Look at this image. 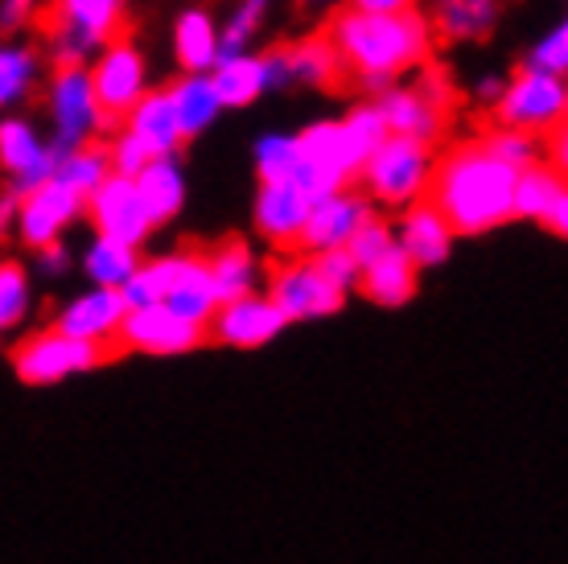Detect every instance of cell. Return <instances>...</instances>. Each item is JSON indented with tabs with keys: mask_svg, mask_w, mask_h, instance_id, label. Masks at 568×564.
Returning a JSON list of instances; mask_svg holds the SVG:
<instances>
[{
	"mask_svg": "<svg viewBox=\"0 0 568 564\" xmlns=\"http://www.w3.org/2000/svg\"><path fill=\"white\" fill-rule=\"evenodd\" d=\"M329 46L338 54L342 71H355L363 91L384 95L387 87H396V74L413 71L428 58L433 29L425 13H346L334 17L329 26Z\"/></svg>",
	"mask_w": 568,
	"mask_h": 564,
	"instance_id": "6da1fadb",
	"label": "cell"
},
{
	"mask_svg": "<svg viewBox=\"0 0 568 564\" xmlns=\"http://www.w3.org/2000/svg\"><path fill=\"white\" fill-rule=\"evenodd\" d=\"M515 178L519 173L486 153L483 141L457 144L433 165L428 202L454 235H483L515 219Z\"/></svg>",
	"mask_w": 568,
	"mask_h": 564,
	"instance_id": "7a4b0ae2",
	"label": "cell"
},
{
	"mask_svg": "<svg viewBox=\"0 0 568 564\" xmlns=\"http://www.w3.org/2000/svg\"><path fill=\"white\" fill-rule=\"evenodd\" d=\"M433 149L416 141H404V137H387L375 153L363 161V185L375 202L384 207H413L428 194V182H433Z\"/></svg>",
	"mask_w": 568,
	"mask_h": 564,
	"instance_id": "3957f363",
	"label": "cell"
},
{
	"mask_svg": "<svg viewBox=\"0 0 568 564\" xmlns=\"http://www.w3.org/2000/svg\"><path fill=\"white\" fill-rule=\"evenodd\" d=\"M454 83L440 71H425L416 87H387L375 99V112L384 115L387 137H404L416 144H433L445 132Z\"/></svg>",
	"mask_w": 568,
	"mask_h": 564,
	"instance_id": "277c9868",
	"label": "cell"
},
{
	"mask_svg": "<svg viewBox=\"0 0 568 564\" xmlns=\"http://www.w3.org/2000/svg\"><path fill=\"white\" fill-rule=\"evenodd\" d=\"M358 170L363 165H358L355 149L346 144L338 120H317L305 132H297V170L288 182L310 202L334 194V190H346V182L358 178Z\"/></svg>",
	"mask_w": 568,
	"mask_h": 564,
	"instance_id": "5b68a950",
	"label": "cell"
},
{
	"mask_svg": "<svg viewBox=\"0 0 568 564\" xmlns=\"http://www.w3.org/2000/svg\"><path fill=\"white\" fill-rule=\"evenodd\" d=\"M129 0H54L50 26V54L62 67H87V58L100 54L112 42L115 26Z\"/></svg>",
	"mask_w": 568,
	"mask_h": 564,
	"instance_id": "8992f818",
	"label": "cell"
},
{
	"mask_svg": "<svg viewBox=\"0 0 568 564\" xmlns=\"http://www.w3.org/2000/svg\"><path fill=\"white\" fill-rule=\"evenodd\" d=\"M45 103H50L54 144L62 153H67V149L95 144V137L108 128V115L100 112V99L91 91L87 67H62V71H54L50 91H45Z\"/></svg>",
	"mask_w": 568,
	"mask_h": 564,
	"instance_id": "52a82bcc",
	"label": "cell"
},
{
	"mask_svg": "<svg viewBox=\"0 0 568 564\" xmlns=\"http://www.w3.org/2000/svg\"><path fill=\"white\" fill-rule=\"evenodd\" d=\"M565 108H568L565 79H552V74L527 71L524 67L511 83L503 87L495 115H498V128H515V132L536 137V132L565 124Z\"/></svg>",
	"mask_w": 568,
	"mask_h": 564,
	"instance_id": "ba28073f",
	"label": "cell"
},
{
	"mask_svg": "<svg viewBox=\"0 0 568 564\" xmlns=\"http://www.w3.org/2000/svg\"><path fill=\"white\" fill-rule=\"evenodd\" d=\"M87 79H91V91H95V99H100V112L108 115V124L112 120H124V115L141 103L153 87H149V62H144L141 46L132 42H108L95 54V62H91V71H87Z\"/></svg>",
	"mask_w": 568,
	"mask_h": 564,
	"instance_id": "9c48e42d",
	"label": "cell"
},
{
	"mask_svg": "<svg viewBox=\"0 0 568 564\" xmlns=\"http://www.w3.org/2000/svg\"><path fill=\"white\" fill-rule=\"evenodd\" d=\"M103 359H108V351L95 342H79L58 334V330H42V334H29L26 342H17L13 371L33 387H45V383H62L79 371L100 367Z\"/></svg>",
	"mask_w": 568,
	"mask_h": 564,
	"instance_id": "30bf717a",
	"label": "cell"
},
{
	"mask_svg": "<svg viewBox=\"0 0 568 564\" xmlns=\"http://www.w3.org/2000/svg\"><path fill=\"white\" fill-rule=\"evenodd\" d=\"M62 149L45 141L26 115H0V170L9 173V194L26 198L58 173Z\"/></svg>",
	"mask_w": 568,
	"mask_h": 564,
	"instance_id": "8fae6325",
	"label": "cell"
},
{
	"mask_svg": "<svg viewBox=\"0 0 568 564\" xmlns=\"http://www.w3.org/2000/svg\"><path fill=\"white\" fill-rule=\"evenodd\" d=\"M211 83L223 99V108H247L256 103L260 95L268 91H281L288 87V62H284V50H272V54H235V58H219L211 71Z\"/></svg>",
	"mask_w": 568,
	"mask_h": 564,
	"instance_id": "7c38bea8",
	"label": "cell"
},
{
	"mask_svg": "<svg viewBox=\"0 0 568 564\" xmlns=\"http://www.w3.org/2000/svg\"><path fill=\"white\" fill-rule=\"evenodd\" d=\"M264 296L281 310L284 322H310V318H329V313L342 310V293L317 276L313 260L281 264L272 272V284Z\"/></svg>",
	"mask_w": 568,
	"mask_h": 564,
	"instance_id": "4fadbf2b",
	"label": "cell"
},
{
	"mask_svg": "<svg viewBox=\"0 0 568 564\" xmlns=\"http://www.w3.org/2000/svg\"><path fill=\"white\" fill-rule=\"evenodd\" d=\"M83 214V198L74 194L71 185H62L50 178L45 185L29 190L26 198H17V223L13 231L29 248H45V243L62 240V231Z\"/></svg>",
	"mask_w": 568,
	"mask_h": 564,
	"instance_id": "5bb4252c",
	"label": "cell"
},
{
	"mask_svg": "<svg viewBox=\"0 0 568 564\" xmlns=\"http://www.w3.org/2000/svg\"><path fill=\"white\" fill-rule=\"evenodd\" d=\"M83 211L91 214V223H95L103 240L129 243V248L144 243L149 231H153V223H149V214L141 207V194H136V185L129 178H108L103 185H95L87 194Z\"/></svg>",
	"mask_w": 568,
	"mask_h": 564,
	"instance_id": "9a60e30c",
	"label": "cell"
},
{
	"mask_svg": "<svg viewBox=\"0 0 568 564\" xmlns=\"http://www.w3.org/2000/svg\"><path fill=\"white\" fill-rule=\"evenodd\" d=\"M371 219V202L355 190H334V194L317 198L305 214V226H301L297 248H305L310 255L317 252H338L351 243L358 226Z\"/></svg>",
	"mask_w": 568,
	"mask_h": 564,
	"instance_id": "2e32d148",
	"label": "cell"
},
{
	"mask_svg": "<svg viewBox=\"0 0 568 564\" xmlns=\"http://www.w3.org/2000/svg\"><path fill=\"white\" fill-rule=\"evenodd\" d=\"M115 339H120V346L141 354H185L202 346L206 325L185 322V318L170 313L165 305H149V310H129Z\"/></svg>",
	"mask_w": 568,
	"mask_h": 564,
	"instance_id": "e0dca14e",
	"label": "cell"
},
{
	"mask_svg": "<svg viewBox=\"0 0 568 564\" xmlns=\"http://www.w3.org/2000/svg\"><path fill=\"white\" fill-rule=\"evenodd\" d=\"M284 325H288V322H284L281 310L272 305L268 296L247 293V296H240V301L219 305V310H214V318L206 322V330H211L219 342H227V346L252 351V346H264V342L276 339Z\"/></svg>",
	"mask_w": 568,
	"mask_h": 564,
	"instance_id": "ac0fdd59",
	"label": "cell"
},
{
	"mask_svg": "<svg viewBox=\"0 0 568 564\" xmlns=\"http://www.w3.org/2000/svg\"><path fill=\"white\" fill-rule=\"evenodd\" d=\"M124 318H129V305H124V296L115 293V289H87V293H79L67 310L58 313L54 330L67 334V339L95 342V346L108 351V342L120 334Z\"/></svg>",
	"mask_w": 568,
	"mask_h": 564,
	"instance_id": "d6986e66",
	"label": "cell"
},
{
	"mask_svg": "<svg viewBox=\"0 0 568 564\" xmlns=\"http://www.w3.org/2000/svg\"><path fill=\"white\" fill-rule=\"evenodd\" d=\"M392 231H396V248L404 252V260H408L416 272L437 269V264H445L449 252H454V231L440 219L437 207L425 202V198L413 202V207L404 211V219H399V226H392Z\"/></svg>",
	"mask_w": 568,
	"mask_h": 564,
	"instance_id": "ffe728a7",
	"label": "cell"
},
{
	"mask_svg": "<svg viewBox=\"0 0 568 564\" xmlns=\"http://www.w3.org/2000/svg\"><path fill=\"white\" fill-rule=\"evenodd\" d=\"M310 198L301 194L293 182H260L256 194V231L264 240L281 243V248H297L305 214H310Z\"/></svg>",
	"mask_w": 568,
	"mask_h": 564,
	"instance_id": "44dd1931",
	"label": "cell"
},
{
	"mask_svg": "<svg viewBox=\"0 0 568 564\" xmlns=\"http://www.w3.org/2000/svg\"><path fill=\"white\" fill-rule=\"evenodd\" d=\"M503 17V0H428V29L449 42H478Z\"/></svg>",
	"mask_w": 568,
	"mask_h": 564,
	"instance_id": "7402d4cb",
	"label": "cell"
},
{
	"mask_svg": "<svg viewBox=\"0 0 568 564\" xmlns=\"http://www.w3.org/2000/svg\"><path fill=\"white\" fill-rule=\"evenodd\" d=\"M132 185H136L141 207L153 226L170 223L173 214L185 207V173H182V165H178V157H153V161L132 178Z\"/></svg>",
	"mask_w": 568,
	"mask_h": 564,
	"instance_id": "603a6c76",
	"label": "cell"
},
{
	"mask_svg": "<svg viewBox=\"0 0 568 564\" xmlns=\"http://www.w3.org/2000/svg\"><path fill=\"white\" fill-rule=\"evenodd\" d=\"M202 260H206V281H211V293L219 305L256 293L260 260L247 243L231 240V243H223V248H214L211 255H202Z\"/></svg>",
	"mask_w": 568,
	"mask_h": 564,
	"instance_id": "cb8c5ba5",
	"label": "cell"
},
{
	"mask_svg": "<svg viewBox=\"0 0 568 564\" xmlns=\"http://www.w3.org/2000/svg\"><path fill=\"white\" fill-rule=\"evenodd\" d=\"M173 58L182 74H211L219 62V26L206 9H185L173 21Z\"/></svg>",
	"mask_w": 568,
	"mask_h": 564,
	"instance_id": "d4e9b609",
	"label": "cell"
},
{
	"mask_svg": "<svg viewBox=\"0 0 568 564\" xmlns=\"http://www.w3.org/2000/svg\"><path fill=\"white\" fill-rule=\"evenodd\" d=\"M124 132L149 149V157H178L182 132H178V115L170 108L165 91H149V95L124 115Z\"/></svg>",
	"mask_w": 568,
	"mask_h": 564,
	"instance_id": "484cf974",
	"label": "cell"
},
{
	"mask_svg": "<svg viewBox=\"0 0 568 564\" xmlns=\"http://www.w3.org/2000/svg\"><path fill=\"white\" fill-rule=\"evenodd\" d=\"M165 95H170V108H173V115H178L182 141L206 132V128L219 120V112H227L223 99H219V91H214L211 74H182Z\"/></svg>",
	"mask_w": 568,
	"mask_h": 564,
	"instance_id": "4316f807",
	"label": "cell"
},
{
	"mask_svg": "<svg viewBox=\"0 0 568 564\" xmlns=\"http://www.w3.org/2000/svg\"><path fill=\"white\" fill-rule=\"evenodd\" d=\"M190 264V252H173V255H156V260H144L136 264V272L129 276V284L120 289L124 305L129 310H149V305H161L170 289L178 284V276Z\"/></svg>",
	"mask_w": 568,
	"mask_h": 564,
	"instance_id": "83f0119b",
	"label": "cell"
},
{
	"mask_svg": "<svg viewBox=\"0 0 568 564\" xmlns=\"http://www.w3.org/2000/svg\"><path fill=\"white\" fill-rule=\"evenodd\" d=\"M358 284H363V293L375 301V305H387V310H396L404 301H413L416 293V269L404 260L399 248H392L387 255H379L375 264L358 272Z\"/></svg>",
	"mask_w": 568,
	"mask_h": 564,
	"instance_id": "f1b7e54d",
	"label": "cell"
},
{
	"mask_svg": "<svg viewBox=\"0 0 568 564\" xmlns=\"http://www.w3.org/2000/svg\"><path fill=\"white\" fill-rule=\"evenodd\" d=\"M42 79V54L29 42H0V112L33 95Z\"/></svg>",
	"mask_w": 568,
	"mask_h": 564,
	"instance_id": "f546056e",
	"label": "cell"
},
{
	"mask_svg": "<svg viewBox=\"0 0 568 564\" xmlns=\"http://www.w3.org/2000/svg\"><path fill=\"white\" fill-rule=\"evenodd\" d=\"M170 313H178V318H185V322L194 325H206L214 318V310H219V301H214L211 293V281H206V260H202L199 252H190V264H185V272L178 276V284L170 289V296L161 301Z\"/></svg>",
	"mask_w": 568,
	"mask_h": 564,
	"instance_id": "4dcf8cb0",
	"label": "cell"
},
{
	"mask_svg": "<svg viewBox=\"0 0 568 564\" xmlns=\"http://www.w3.org/2000/svg\"><path fill=\"white\" fill-rule=\"evenodd\" d=\"M565 173L552 170V165H527L515 178V219H531V223H544L552 202L565 194Z\"/></svg>",
	"mask_w": 568,
	"mask_h": 564,
	"instance_id": "1f68e13d",
	"label": "cell"
},
{
	"mask_svg": "<svg viewBox=\"0 0 568 564\" xmlns=\"http://www.w3.org/2000/svg\"><path fill=\"white\" fill-rule=\"evenodd\" d=\"M136 264H141L136 248L103 240V235H95V243L83 252V272L91 276V289H115L120 293L132 272H136Z\"/></svg>",
	"mask_w": 568,
	"mask_h": 564,
	"instance_id": "d6a6232c",
	"label": "cell"
},
{
	"mask_svg": "<svg viewBox=\"0 0 568 564\" xmlns=\"http://www.w3.org/2000/svg\"><path fill=\"white\" fill-rule=\"evenodd\" d=\"M284 62H288V83H305V87H329L338 83L342 62L334 54L329 38H310V42L284 50Z\"/></svg>",
	"mask_w": 568,
	"mask_h": 564,
	"instance_id": "836d02e7",
	"label": "cell"
},
{
	"mask_svg": "<svg viewBox=\"0 0 568 564\" xmlns=\"http://www.w3.org/2000/svg\"><path fill=\"white\" fill-rule=\"evenodd\" d=\"M62 185H71L74 194L83 198L95 190V185H103L108 178H112V170H108V153H103V144H83V149H67L62 153V161H58V173H54Z\"/></svg>",
	"mask_w": 568,
	"mask_h": 564,
	"instance_id": "e575fe53",
	"label": "cell"
},
{
	"mask_svg": "<svg viewBox=\"0 0 568 564\" xmlns=\"http://www.w3.org/2000/svg\"><path fill=\"white\" fill-rule=\"evenodd\" d=\"M272 0H240L227 13V21L219 26V58H235L252 50V38L260 33L264 17H268Z\"/></svg>",
	"mask_w": 568,
	"mask_h": 564,
	"instance_id": "d590c367",
	"label": "cell"
},
{
	"mask_svg": "<svg viewBox=\"0 0 568 564\" xmlns=\"http://www.w3.org/2000/svg\"><path fill=\"white\" fill-rule=\"evenodd\" d=\"M297 170V132H264L256 141L260 182H288Z\"/></svg>",
	"mask_w": 568,
	"mask_h": 564,
	"instance_id": "8d00e7d4",
	"label": "cell"
},
{
	"mask_svg": "<svg viewBox=\"0 0 568 564\" xmlns=\"http://www.w3.org/2000/svg\"><path fill=\"white\" fill-rule=\"evenodd\" d=\"M342 132H346V144L355 149L358 165L367 161L379 144L387 141V128H384V115L375 112V103H363V108H355V112L346 115V120H338Z\"/></svg>",
	"mask_w": 568,
	"mask_h": 564,
	"instance_id": "74e56055",
	"label": "cell"
},
{
	"mask_svg": "<svg viewBox=\"0 0 568 564\" xmlns=\"http://www.w3.org/2000/svg\"><path fill=\"white\" fill-rule=\"evenodd\" d=\"M29 272L21 264H0V330H13L29 313Z\"/></svg>",
	"mask_w": 568,
	"mask_h": 564,
	"instance_id": "f35d334b",
	"label": "cell"
},
{
	"mask_svg": "<svg viewBox=\"0 0 568 564\" xmlns=\"http://www.w3.org/2000/svg\"><path fill=\"white\" fill-rule=\"evenodd\" d=\"M486 153L498 157L503 165H511L515 173L527 170V165H536V157H540V144L536 137H527V132H515V128H495L490 137H483Z\"/></svg>",
	"mask_w": 568,
	"mask_h": 564,
	"instance_id": "ab89813d",
	"label": "cell"
},
{
	"mask_svg": "<svg viewBox=\"0 0 568 564\" xmlns=\"http://www.w3.org/2000/svg\"><path fill=\"white\" fill-rule=\"evenodd\" d=\"M392 248H396V231H392L384 219H375V214H371L367 223L351 235V243H346V255H351V260L358 264V272H363L367 264H375L379 255L392 252Z\"/></svg>",
	"mask_w": 568,
	"mask_h": 564,
	"instance_id": "60d3db41",
	"label": "cell"
},
{
	"mask_svg": "<svg viewBox=\"0 0 568 564\" xmlns=\"http://www.w3.org/2000/svg\"><path fill=\"white\" fill-rule=\"evenodd\" d=\"M527 71H540V74H552V79H565L568 74V26H552L544 33L540 42L531 46V54H527Z\"/></svg>",
	"mask_w": 568,
	"mask_h": 564,
	"instance_id": "b9f144b4",
	"label": "cell"
},
{
	"mask_svg": "<svg viewBox=\"0 0 568 564\" xmlns=\"http://www.w3.org/2000/svg\"><path fill=\"white\" fill-rule=\"evenodd\" d=\"M103 153H108V170H112V178H129V182L153 161L149 149H144L136 137H129V132H115L112 141L103 144Z\"/></svg>",
	"mask_w": 568,
	"mask_h": 564,
	"instance_id": "7bdbcfd3",
	"label": "cell"
},
{
	"mask_svg": "<svg viewBox=\"0 0 568 564\" xmlns=\"http://www.w3.org/2000/svg\"><path fill=\"white\" fill-rule=\"evenodd\" d=\"M310 260H313V269H317V276H322L329 289H338L342 296L358 284V264L346 255V248H338V252H317V255H310Z\"/></svg>",
	"mask_w": 568,
	"mask_h": 564,
	"instance_id": "ee69618b",
	"label": "cell"
},
{
	"mask_svg": "<svg viewBox=\"0 0 568 564\" xmlns=\"http://www.w3.org/2000/svg\"><path fill=\"white\" fill-rule=\"evenodd\" d=\"M42 0H0V33H21L38 17Z\"/></svg>",
	"mask_w": 568,
	"mask_h": 564,
	"instance_id": "f6af8a7d",
	"label": "cell"
},
{
	"mask_svg": "<svg viewBox=\"0 0 568 564\" xmlns=\"http://www.w3.org/2000/svg\"><path fill=\"white\" fill-rule=\"evenodd\" d=\"M38 269H42L45 276H62V272L71 269V252H67V243L54 240V243H45V248H38Z\"/></svg>",
	"mask_w": 568,
	"mask_h": 564,
	"instance_id": "bcb514c9",
	"label": "cell"
},
{
	"mask_svg": "<svg viewBox=\"0 0 568 564\" xmlns=\"http://www.w3.org/2000/svg\"><path fill=\"white\" fill-rule=\"evenodd\" d=\"M351 9H358V13H408V9H416V0H351Z\"/></svg>",
	"mask_w": 568,
	"mask_h": 564,
	"instance_id": "7dc6e473",
	"label": "cell"
},
{
	"mask_svg": "<svg viewBox=\"0 0 568 564\" xmlns=\"http://www.w3.org/2000/svg\"><path fill=\"white\" fill-rule=\"evenodd\" d=\"M17 223V198L13 194H4L0 198V235H9Z\"/></svg>",
	"mask_w": 568,
	"mask_h": 564,
	"instance_id": "c3c4849f",
	"label": "cell"
},
{
	"mask_svg": "<svg viewBox=\"0 0 568 564\" xmlns=\"http://www.w3.org/2000/svg\"><path fill=\"white\" fill-rule=\"evenodd\" d=\"M503 79L498 74H486V79H478V99H486V103H498V95H503Z\"/></svg>",
	"mask_w": 568,
	"mask_h": 564,
	"instance_id": "681fc988",
	"label": "cell"
},
{
	"mask_svg": "<svg viewBox=\"0 0 568 564\" xmlns=\"http://www.w3.org/2000/svg\"><path fill=\"white\" fill-rule=\"evenodd\" d=\"M301 4H326V0H301Z\"/></svg>",
	"mask_w": 568,
	"mask_h": 564,
	"instance_id": "f907efd6",
	"label": "cell"
}]
</instances>
